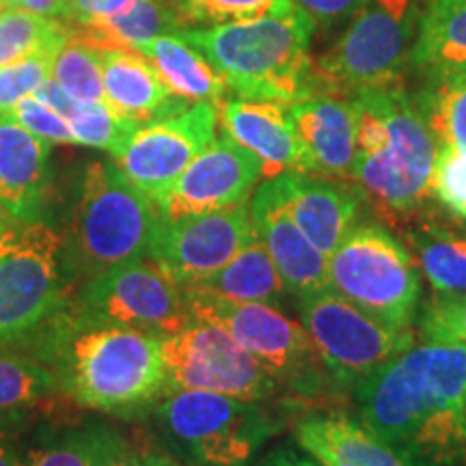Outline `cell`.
<instances>
[{
	"label": "cell",
	"instance_id": "cell-44",
	"mask_svg": "<svg viewBox=\"0 0 466 466\" xmlns=\"http://www.w3.org/2000/svg\"><path fill=\"white\" fill-rule=\"evenodd\" d=\"M0 5H7V7H22L35 14L46 15V17H58L63 20L66 17V5L67 0H0Z\"/></svg>",
	"mask_w": 466,
	"mask_h": 466
},
{
	"label": "cell",
	"instance_id": "cell-32",
	"mask_svg": "<svg viewBox=\"0 0 466 466\" xmlns=\"http://www.w3.org/2000/svg\"><path fill=\"white\" fill-rule=\"evenodd\" d=\"M69 33L72 25L66 20L0 5V67L22 61L39 50L61 48Z\"/></svg>",
	"mask_w": 466,
	"mask_h": 466
},
{
	"label": "cell",
	"instance_id": "cell-20",
	"mask_svg": "<svg viewBox=\"0 0 466 466\" xmlns=\"http://www.w3.org/2000/svg\"><path fill=\"white\" fill-rule=\"evenodd\" d=\"M50 143L0 115V209L17 220H50Z\"/></svg>",
	"mask_w": 466,
	"mask_h": 466
},
{
	"label": "cell",
	"instance_id": "cell-13",
	"mask_svg": "<svg viewBox=\"0 0 466 466\" xmlns=\"http://www.w3.org/2000/svg\"><path fill=\"white\" fill-rule=\"evenodd\" d=\"M67 309L91 322L124 326L158 339L190 322L182 288L151 259L127 261L80 283Z\"/></svg>",
	"mask_w": 466,
	"mask_h": 466
},
{
	"label": "cell",
	"instance_id": "cell-19",
	"mask_svg": "<svg viewBox=\"0 0 466 466\" xmlns=\"http://www.w3.org/2000/svg\"><path fill=\"white\" fill-rule=\"evenodd\" d=\"M217 108L223 132L258 156L264 165V177L272 179L281 173L311 175V162L291 121L288 104L225 97Z\"/></svg>",
	"mask_w": 466,
	"mask_h": 466
},
{
	"label": "cell",
	"instance_id": "cell-45",
	"mask_svg": "<svg viewBox=\"0 0 466 466\" xmlns=\"http://www.w3.org/2000/svg\"><path fill=\"white\" fill-rule=\"evenodd\" d=\"M104 466H156L154 464V456L147 450H137L132 447L130 442L116 453L115 458H110Z\"/></svg>",
	"mask_w": 466,
	"mask_h": 466
},
{
	"label": "cell",
	"instance_id": "cell-21",
	"mask_svg": "<svg viewBox=\"0 0 466 466\" xmlns=\"http://www.w3.org/2000/svg\"><path fill=\"white\" fill-rule=\"evenodd\" d=\"M288 110L311 162V175L350 182L357 156L352 102L341 96L318 93L288 104Z\"/></svg>",
	"mask_w": 466,
	"mask_h": 466
},
{
	"label": "cell",
	"instance_id": "cell-5",
	"mask_svg": "<svg viewBox=\"0 0 466 466\" xmlns=\"http://www.w3.org/2000/svg\"><path fill=\"white\" fill-rule=\"evenodd\" d=\"M162 225L158 203L115 162H91L76 186L63 233L72 288L127 261L147 259Z\"/></svg>",
	"mask_w": 466,
	"mask_h": 466
},
{
	"label": "cell",
	"instance_id": "cell-35",
	"mask_svg": "<svg viewBox=\"0 0 466 466\" xmlns=\"http://www.w3.org/2000/svg\"><path fill=\"white\" fill-rule=\"evenodd\" d=\"M190 28L250 20L294 9L291 0H175Z\"/></svg>",
	"mask_w": 466,
	"mask_h": 466
},
{
	"label": "cell",
	"instance_id": "cell-37",
	"mask_svg": "<svg viewBox=\"0 0 466 466\" xmlns=\"http://www.w3.org/2000/svg\"><path fill=\"white\" fill-rule=\"evenodd\" d=\"M430 190L453 218L466 223V151L441 145Z\"/></svg>",
	"mask_w": 466,
	"mask_h": 466
},
{
	"label": "cell",
	"instance_id": "cell-22",
	"mask_svg": "<svg viewBox=\"0 0 466 466\" xmlns=\"http://www.w3.org/2000/svg\"><path fill=\"white\" fill-rule=\"evenodd\" d=\"M415 259L436 296L466 294V229L428 206L389 225Z\"/></svg>",
	"mask_w": 466,
	"mask_h": 466
},
{
	"label": "cell",
	"instance_id": "cell-40",
	"mask_svg": "<svg viewBox=\"0 0 466 466\" xmlns=\"http://www.w3.org/2000/svg\"><path fill=\"white\" fill-rule=\"evenodd\" d=\"M294 7L319 31H333L346 25L367 0H291Z\"/></svg>",
	"mask_w": 466,
	"mask_h": 466
},
{
	"label": "cell",
	"instance_id": "cell-14",
	"mask_svg": "<svg viewBox=\"0 0 466 466\" xmlns=\"http://www.w3.org/2000/svg\"><path fill=\"white\" fill-rule=\"evenodd\" d=\"M255 236L248 203H240L188 218L162 220L147 259L179 288H190L229 264Z\"/></svg>",
	"mask_w": 466,
	"mask_h": 466
},
{
	"label": "cell",
	"instance_id": "cell-17",
	"mask_svg": "<svg viewBox=\"0 0 466 466\" xmlns=\"http://www.w3.org/2000/svg\"><path fill=\"white\" fill-rule=\"evenodd\" d=\"M255 233L275 261L285 288L296 299L329 289V258L313 247L285 209L277 186L268 179L248 203Z\"/></svg>",
	"mask_w": 466,
	"mask_h": 466
},
{
	"label": "cell",
	"instance_id": "cell-18",
	"mask_svg": "<svg viewBox=\"0 0 466 466\" xmlns=\"http://www.w3.org/2000/svg\"><path fill=\"white\" fill-rule=\"evenodd\" d=\"M272 182L289 217L326 258L359 225L363 199L350 182L309 173H281Z\"/></svg>",
	"mask_w": 466,
	"mask_h": 466
},
{
	"label": "cell",
	"instance_id": "cell-4",
	"mask_svg": "<svg viewBox=\"0 0 466 466\" xmlns=\"http://www.w3.org/2000/svg\"><path fill=\"white\" fill-rule=\"evenodd\" d=\"M313 31L294 7L288 14L186 28L179 37L217 67L236 97L294 104L319 93L316 58L309 52Z\"/></svg>",
	"mask_w": 466,
	"mask_h": 466
},
{
	"label": "cell",
	"instance_id": "cell-28",
	"mask_svg": "<svg viewBox=\"0 0 466 466\" xmlns=\"http://www.w3.org/2000/svg\"><path fill=\"white\" fill-rule=\"evenodd\" d=\"M182 289H195L220 300L264 302V305H279L285 294H289L275 261L258 236L218 272Z\"/></svg>",
	"mask_w": 466,
	"mask_h": 466
},
{
	"label": "cell",
	"instance_id": "cell-42",
	"mask_svg": "<svg viewBox=\"0 0 466 466\" xmlns=\"http://www.w3.org/2000/svg\"><path fill=\"white\" fill-rule=\"evenodd\" d=\"M134 0H67L66 17L69 25H91L104 17L126 11Z\"/></svg>",
	"mask_w": 466,
	"mask_h": 466
},
{
	"label": "cell",
	"instance_id": "cell-8",
	"mask_svg": "<svg viewBox=\"0 0 466 466\" xmlns=\"http://www.w3.org/2000/svg\"><path fill=\"white\" fill-rule=\"evenodd\" d=\"M417 25L415 0H367L330 50L313 61L318 91L352 100L406 86Z\"/></svg>",
	"mask_w": 466,
	"mask_h": 466
},
{
	"label": "cell",
	"instance_id": "cell-1",
	"mask_svg": "<svg viewBox=\"0 0 466 466\" xmlns=\"http://www.w3.org/2000/svg\"><path fill=\"white\" fill-rule=\"evenodd\" d=\"M352 393L360 421L406 466H466V343H412Z\"/></svg>",
	"mask_w": 466,
	"mask_h": 466
},
{
	"label": "cell",
	"instance_id": "cell-27",
	"mask_svg": "<svg viewBox=\"0 0 466 466\" xmlns=\"http://www.w3.org/2000/svg\"><path fill=\"white\" fill-rule=\"evenodd\" d=\"M37 100L46 106L56 110L67 121L69 130L74 134L76 145L96 147L108 151L110 156H119L130 143L132 134L138 130V124L115 113L108 104L102 102H83L63 89L56 80L46 78L37 89L33 91Z\"/></svg>",
	"mask_w": 466,
	"mask_h": 466
},
{
	"label": "cell",
	"instance_id": "cell-3",
	"mask_svg": "<svg viewBox=\"0 0 466 466\" xmlns=\"http://www.w3.org/2000/svg\"><path fill=\"white\" fill-rule=\"evenodd\" d=\"M350 102L357 124L350 184L389 227L428 206L441 145L406 86L360 93Z\"/></svg>",
	"mask_w": 466,
	"mask_h": 466
},
{
	"label": "cell",
	"instance_id": "cell-30",
	"mask_svg": "<svg viewBox=\"0 0 466 466\" xmlns=\"http://www.w3.org/2000/svg\"><path fill=\"white\" fill-rule=\"evenodd\" d=\"M127 441L106 423H85L48 430L26 447L20 466H104Z\"/></svg>",
	"mask_w": 466,
	"mask_h": 466
},
{
	"label": "cell",
	"instance_id": "cell-10",
	"mask_svg": "<svg viewBox=\"0 0 466 466\" xmlns=\"http://www.w3.org/2000/svg\"><path fill=\"white\" fill-rule=\"evenodd\" d=\"M329 285L367 316L412 329L421 302V272L398 236L380 223H359L329 258Z\"/></svg>",
	"mask_w": 466,
	"mask_h": 466
},
{
	"label": "cell",
	"instance_id": "cell-7",
	"mask_svg": "<svg viewBox=\"0 0 466 466\" xmlns=\"http://www.w3.org/2000/svg\"><path fill=\"white\" fill-rule=\"evenodd\" d=\"M149 417L186 466H250L283 428V419L259 401L212 391L162 395Z\"/></svg>",
	"mask_w": 466,
	"mask_h": 466
},
{
	"label": "cell",
	"instance_id": "cell-16",
	"mask_svg": "<svg viewBox=\"0 0 466 466\" xmlns=\"http://www.w3.org/2000/svg\"><path fill=\"white\" fill-rule=\"evenodd\" d=\"M264 177V165L231 137H217L184 168L156 199L162 220H179L197 214L248 203L250 192Z\"/></svg>",
	"mask_w": 466,
	"mask_h": 466
},
{
	"label": "cell",
	"instance_id": "cell-38",
	"mask_svg": "<svg viewBox=\"0 0 466 466\" xmlns=\"http://www.w3.org/2000/svg\"><path fill=\"white\" fill-rule=\"evenodd\" d=\"M419 330L425 341L466 343V294L430 299L421 311Z\"/></svg>",
	"mask_w": 466,
	"mask_h": 466
},
{
	"label": "cell",
	"instance_id": "cell-23",
	"mask_svg": "<svg viewBox=\"0 0 466 466\" xmlns=\"http://www.w3.org/2000/svg\"><path fill=\"white\" fill-rule=\"evenodd\" d=\"M102 74L108 106L138 126L154 124L192 106L167 89L137 48L102 50Z\"/></svg>",
	"mask_w": 466,
	"mask_h": 466
},
{
	"label": "cell",
	"instance_id": "cell-24",
	"mask_svg": "<svg viewBox=\"0 0 466 466\" xmlns=\"http://www.w3.org/2000/svg\"><path fill=\"white\" fill-rule=\"evenodd\" d=\"M294 441L322 466H406L363 421L339 410H309L294 423Z\"/></svg>",
	"mask_w": 466,
	"mask_h": 466
},
{
	"label": "cell",
	"instance_id": "cell-25",
	"mask_svg": "<svg viewBox=\"0 0 466 466\" xmlns=\"http://www.w3.org/2000/svg\"><path fill=\"white\" fill-rule=\"evenodd\" d=\"M410 72L423 83L466 72V0H430L419 14Z\"/></svg>",
	"mask_w": 466,
	"mask_h": 466
},
{
	"label": "cell",
	"instance_id": "cell-31",
	"mask_svg": "<svg viewBox=\"0 0 466 466\" xmlns=\"http://www.w3.org/2000/svg\"><path fill=\"white\" fill-rule=\"evenodd\" d=\"M58 398L55 376L31 350L0 343V415H35Z\"/></svg>",
	"mask_w": 466,
	"mask_h": 466
},
{
	"label": "cell",
	"instance_id": "cell-39",
	"mask_svg": "<svg viewBox=\"0 0 466 466\" xmlns=\"http://www.w3.org/2000/svg\"><path fill=\"white\" fill-rule=\"evenodd\" d=\"M15 124L26 127L35 137L44 138L46 143H58V145H76L74 134L69 130L67 121L63 119L56 110L46 106L37 97L26 96L15 104L7 113Z\"/></svg>",
	"mask_w": 466,
	"mask_h": 466
},
{
	"label": "cell",
	"instance_id": "cell-15",
	"mask_svg": "<svg viewBox=\"0 0 466 466\" xmlns=\"http://www.w3.org/2000/svg\"><path fill=\"white\" fill-rule=\"evenodd\" d=\"M217 104H192L182 113L138 127L113 162L137 188L158 199L217 138Z\"/></svg>",
	"mask_w": 466,
	"mask_h": 466
},
{
	"label": "cell",
	"instance_id": "cell-46",
	"mask_svg": "<svg viewBox=\"0 0 466 466\" xmlns=\"http://www.w3.org/2000/svg\"><path fill=\"white\" fill-rule=\"evenodd\" d=\"M151 456H154V464L156 466H186L184 462H179V460H175L171 456H165V453L151 451Z\"/></svg>",
	"mask_w": 466,
	"mask_h": 466
},
{
	"label": "cell",
	"instance_id": "cell-47",
	"mask_svg": "<svg viewBox=\"0 0 466 466\" xmlns=\"http://www.w3.org/2000/svg\"><path fill=\"white\" fill-rule=\"evenodd\" d=\"M0 212H3V209H0Z\"/></svg>",
	"mask_w": 466,
	"mask_h": 466
},
{
	"label": "cell",
	"instance_id": "cell-36",
	"mask_svg": "<svg viewBox=\"0 0 466 466\" xmlns=\"http://www.w3.org/2000/svg\"><path fill=\"white\" fill-rule=\"evenodd\" d=\"M58 50L61 48L39 50L22 61L0 67V115H7L22 97L31 96L46 78H50Z\"/></svg>",
	"mask_w": 466,
	"mask_h": 466
},
{
	"label": "cell",
	"instance_id": "cell-41",
	"mask_svg": "<svg viewBox=\"0 0 466 466\" xmlns=\"http://www.w3.org/2000/svg\"><path fill=\"white\" fill-rule=\"evenodd\" d=\"M33 415H0V466H20Z\"/></svg>",
	"mask_w": 466,
	"mask_h": 466
},
{
	"label": "cell",
	"instance_id": "cell-43",
	"mask_svg": "<svg viewBox=\"0 0 466 466\" xmlns=\"http://www.w3.org/2000/svg\"><path fill=\"white\" fill-rule=\"evenodd\" d=\"M253 466H322L311 453H307L299 442H283L258 460Z\"/></svg>",
	"mask_w": 466,
	"mask_h": 466
},
{
	"label": "cell",
	"instance_id": "cell-9",
	"mask_svg": "<svg viewBox=\"0 0 466 466\" xmlns=\"http://www.w3.org/2000/svg\"><path fill=\"white\" fill-rule=\"evenodd\" d=\"M190 319L214 322L264 365L291 401L329 398L335 382L319 359L305 326L264 302L220 300L195 289H182Z\"/></svg>",
	"mask_w": 466,
	"mask_h": 466
},
{
	"label": "cell",
	"instance_id": "cell-6",
	"mask_svg": "<svg viewBox=\"0 0 466 466\" xmlns=\"http://www.w3.org/2000/svg\"><path fill=\"white\" fill-rule=\"evenodd\" d=\"M72 294L61 229L0 212V343L26 348Z\"/></svg>",
	"mask_w": 466,
	"mask_h": 466
},
{
	"label": "cell",
	"instance_id": "cell-29",
	"mask_svg": "<svg viewBox=\"0 0 466 466\" xmlns=\"http://www.w3.org/2000/svg\"><path fill=\"white\" fill-rule=\"evenodd\" d=\"M74 33L97 46L108 48H137L138 44L162 35H179L188 26L175 0H134L121 14L91 22V25H72Z\"/></svg>",
	"mask_w": 466,
	"mask_h": 466
},
{
	"label": "cell",
	"instance_id": "cell-12",
	"mask_svg": "<svg viewBox=\"0 0 466 466\" xmlns=\"http://www.w3.org/2000/svg\"><path fill=\"white\" fill-rule=\"evenodd\" d=\"M165 395L212 391L231 398L266 401L281 393L279 382L223 326L190 319L177 333L160 339Z\"/></svg>",
	"mask_w": 466,
	"mask_h": 466
},
{
	"label": "cell",
	"instance_id": "cell-34",
	"mask_svg": "<svg viewBox=\"0 0 466 466\" xmlns=\"http://www.w3.org/2000/svg\"><path fill=\"white\" fill-rule=\"evenodd\" d=\"M50 78L56 80L69 96L83 102L106 104L102 74V50L80 35L69 33L67 42L56 52Z\"/></svg>",
	"mask_w": 466,
	"mask_h": 466
},
{
	"label": "cell",
	"instance_id": "cell-33",
	"mask_svg": "<svg viewBox=\"0 0 466 466\" xmlns=\"http://www.w3.org/2000/svg\"><path fill=\"white\" fill-rule=\"evenodd\" d=\"M415 97L439 145L466 151V72L423 83Z\"/></svg>",
	"mask_w": 466,
	"mask_h": 466
},
{
	"label": "cell",
	"instance_id": "cell-2",
	"mask_svg": "<svg viewBox=\"0 0 466 466\" xmlns=\"http://www.w3.org/2000/svg\"><path fill=\"white\" fill-rule=\"evenodd\" d=\"M26 348L52 371L61 398L85 410L137 421L165 395L158 337L91 322L67 305Z\"/></svg>",
	"mask_w": 466,
	"mask_h": 466
},
{
	"label": "cell",
	"instance_id": "cell-26",
	"mask_svg": "<svg viewBox=\"0 0 466 466\" xmlns=\"http://www.w3.org/2000/svg\"><path fill=\"white\" fill-rule=\"evenodd\" d=\"M137 50L143 52L167 89L186 102H209L218 106L229 93L217 67L179 35L149 39L138 44Z\"/></svg>",
	"mask_w": 466,
	"mask_h": 466
},
{
	"label": "cell",
	"instance_id": "cell-11",
	"mask_svg": "<svg viewBox=\"0 0 466 466\" xmlns=\"http://www.w3.org/2000/svg\"><path fill=\"white\" fill-rule=\"evenodd\" d=\"M299 311L337 389H354L415 343L412 329L400 330L378 322L330 288L300 296Z\"/></svg>",
	"mask_w": 466,
	"mask_h": 466
}]
</instances>
